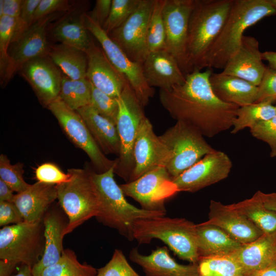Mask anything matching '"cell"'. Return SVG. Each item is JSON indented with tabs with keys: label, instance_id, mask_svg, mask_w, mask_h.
Returning <instances> with one entry per match:
<instances>
[{
	"label": "cell",
	"instance_id": "obj_1",
	"mask_svg": "<svg viewBox=\"0 0 276 276\" xmlns=\"http://www.w3.org/2000/svg\"><path fill=\"white\" fill-rule=\"evenodd\" d=\"M212 73L211 68L195 69L183 84L159 90L160 102L172 118L210 138L232 127L239 108L216 96L210 82Z\"/></svg>",
	"mask_w": 276,
	"mask_h": 276
},
{
	"label": "cell",
	"instance_id": "obj_2",
	"mask_svg": "<svg viewBox=\"0 0 276 276\" xmlns=\"http://www.w3.org/2000/svg\"><path fill=\"white\" fill-rule=\"evenodd\" d=\"M276 14L270 0H234L227 19L202 62L204 68L223 69L239 49L244 32L263 18Z\"/></svg>",
	"mask_w": 276,
	"mask_h": 276
},
{
	"label": "cell",
	"instance_id": "obj_3",
	"mask_svg": "<svg viewBox=\"0 0 276 276\" xmlns=\"http://www.w3.org/2000/svg\"><path fill=\"white\" fill-rule=\"evenodd\" d=\"M116 164L102 173L88 169L99 199V212L95 218L103 225L117 230L121 235L132 241L134 240V224L136 220L164 216L166 213L145 210L129 203L114 180Z\"/></svg>",
	"mask_w": 276,
	"mask_h": 276
},
{
	"label": "cell",
	"instance_id": "obj_4",
	"mask_svg": "<svg viewBox=\"0 0 276 276\" xmlns=\"http://www.w3.org/2000/svg\"><path fill=\"white\" fill-rule=\"evenodd\" d=\"M234 0H194L187 45L188 74L201 70L203 60L220 33Z\"/></svg>",
	"mask_w": 276,
	"mask_h": 276
},
{
	"label": "cell",
	"instance_id": "obj_5",
	"mask_svg": "<svg viewBox=\"0 0 276 276\" xmlns=\"http://www.w3.org/2000/svg\"><path fill=\"white\" fill-rule=\"evenodd\" d=\"M158 138L160 166L172 179L216 150L198 130L181 121H176Z\"/></svg>",
	"mask_w": 276,
	"mask_h": 276
},
{
	"label": "cell",
	"instance_id": "obj_6",
	"mask_svg": "<svg viewBox=\"0 0 276 276\" xmlns=\"http://www.w3.org/2000/svg\"><path fill=\"white\" fill-rule=\"evenodd\" d=\"M133 237L140 244L159 239L180 259L198 262L196 224L185 218L164 216L139 219L134 224Z\"/></svg>",
	"mask_w": 276,
	"mask_h": 276
},
{
	"label": "cell",
	"instance_id": "obj_7",
	"mask_svg": "<svg viewBox=\"0 0 276 276\" xmlns=\"http://www.w3.org/2000/svg\"><path fill=\"white\" fill-rule=\"evenodd\" d=\"M71 179L56 185L58 203L68 218L64 236L99 212L98 192L89 170L72 168L67 170Z\"/></svg>",
	"mask_w": 276,
	"mask_h": 276
},
{
	"label": "cell",
	"instance_id": "obj_8",
	"mask_svg": "<svg viewBox=\"0 0 276 276\" xmlns=\"http://www.w3.org/2000/svg\"><path fill=\"white\" fill-rule=\"evenodd\" d=\"M44 247L42 221H24L0 229V260L32 268L41 259Z\"/></svg>",
	"mask_w": 276,
	"mask_h": 276
},
{
	"label": "cell",
	"instance_id": "obj_9",
	"mask_svg": "<svg viewBox=\"0 0 276 276\" xmlns=\"http://www.w3.org/2000/svg\"><path fill=\"white\" fill-rule=\"evenodd\" d=\"M117 100L119 112L116 126L120 140L121 152L116 159L114 173L127 182L134 168L133 150L135 140L145 115L143 107L128 82Z\"/></svg>",
	"mask_w": 276,
	"mask_h": 276
},
{
	"label": "cell",
	"instance_id": "obj_10",
	"mask_svg": "<svg viewBox=\"0 0 276 276\" xmlns=\"http://www.w3.org/2000/svg\"><path fill=\"white\" fill-rule=\"evenodd\" d=\"M82 18L86 29L99 41L113 65L125 77L142 106H146L153 97L154 90L146 81L142 64L131 60L88 14L83 13Z\"/></svg>",
	"mask_w": 276,
	"mask_h": 276
},
{
	"label": "cell",
	"instance_id": "obj_11",
	"mask_svg": "<svg viewBox=\"0 0 276 276\" xmlns=\"http://www.w3.org/2000/svg\"><path fill=\"white\" fill-rule=\"evenodd\" d=\"M57 119L72 142L84 151L98 173H104L116 164L108 159L95 141L80 115L68 107L59 98L47 107Z\"/></svg>",
	"mask_w": 276,
	"mask_h": 276
},
{
	"label": "cell",
	"instance_id": "obj_12",
	"mask_svg": "<svg viewBox=\"0 0 276 276\" xmlns=\"http://www.w3.org/2000/svg\"><path fill=\"white\" fill-rule=\"evenodd\" d=\"M120 187L125 196L137 201L141 209L166 213L165 201L179 192L169 173L163 166Z\"/></svg>",
	"mask_w": 276,
	"mask_h": 276
},
{
	"label": "cell",
	"instance_id": "obj_13",
	"mask_svg": "<svg viewBox=\"0 0 276 276\" xmlns=\"http://www.w3.org/2000/svg\"><path fill=\"white\" fill-rule=\"evenodd\" d=\"M154 1L140 0L130 17L108 34L131 60L142 64L149 53L147 30Z\"/></svg>",
	"mask_w": 276,
	"mask_h": 276
},
{
	"label": "cell",
	"instance_id": "obj_14",
	"mask_svg": "<svg viewBox=\"0 0 276 276\" xmlns=\"http://www.w3.org/2000/svg\"><path fill=\"white\" fill-rule=\"evenodd\" d=\"M194 0H165L163 17L166 32L165 50L188 74L187 45L189 22Z\"/></svg>",
	"mask_w": 276,
	"mask_h": 276
},
{
	"label": "cell",
	"instance_id": "obj_15",
	"mask_svg": "<svg viewBox=\"0 0 276 276\" xmlns=\"http://www.w3.org/2000/svg\"><path fill=\"white\" fill-rule=\"evenodd\" d=\"M233 163L225 152L216 150L173 179L178 192H196L227 178Z\"/></svg>",
	"mask_w": 276,
	"mask_h": 276
},
{
	"label": "cell",
	"instance_id": "obj_16",
	"mask_svg": "<svg viewBox=\"0 0 276 276\" xmlns=\"http://www.w3.org/2000/svg\"><path fill=\"white\" fill-rule=\"evenodd\" d=\"M58 14L59 13L50 14L36 21L11 43L8 51L10 66L8 82L27 62L48 56L50 45L47 41V28Z\"/></svg>",
	"mask_w": 276,
	"mask_h": 276
},
{
	"label": "cell",
	"instance_id": "obj_17",
	"mask_svg": "<svg viewBox=\"0 0 276 276\" xmlns=\"http://www.w3.org/2000/svg\"><path fill=\"white\" fill-rule=\"evenodd\" d=\"M18 72L43 106L47 107L59 98L63 75L49 56L30 60Z\"/></svg>",
	"mask_w": 276,
	"mask_h": 276
},
{
	"label": "cell",
	"instance_id": "obj_18",
	"mask_svg": "<svg viewBox=\"0 0 276 276\" xmlns=\"http://www.w3.org/2000/svg\"><path fill=\"white\" fill-rule=\"evenodd\" d=\"M87 57L86 78L96 88L118 99L128 83L125 77L113 65L102 48L91 40L86 52Z\"/></svg>",
	"mask_w": 276,
	"mask_h": 276
},
{
	"label": "cell",
	"instance_id": "obj_19",
	"mask_svg": "<svg viewBox=\"0 0 276 276\" xmlns=\"http://www.w3.org/2000/svg\"><path fill=\"white\" fill-rule=\"evenodd\" d=\"M42 223L44 227V247L43 255L32 268L34 276H41L46 268L57 262L61 258L64 232L68 224V218L59 204L52 205L45 214Z\"/></svg>",
	"mask_w": 276,
	"mask_h": 276
},
{
	"label": "cell",
	"instance_id": "obj_20",
	"mask_svg": "<svg viewBox=\"0 0 276 276\" xmlns=\"http://www.w3.org/2000/svg\"><path fill=\"white\" fill-rule=\"evenodd\" d=\"M262 53L258 40L244 35L239 49L221 73L241 78L258 86L266 68L262 61Z\"/></svg>",
	"mask_w": 276,
	"mask_h": 276
},
{
	"label": "cell",
	"instance_id": "obj_21",
	"mask_svg": "<svg viewBox=\"0 0 276 276\" xmlns=\"http://www.w3.org/2000/svg\"><path fill=\"white\" fill-rule=\"evenodd\" d=\"M209 209V220L206 222L220 227L241 244L254 241L264 234L248 218L229 204L211 200Z\"/></svg>",
	"mask_w": 276,
	"mask_h": 276
},
{
	"label": "cell",
	"instance_id": "obj_22",
	"mask_svg": "<svg viewBox=\"0 0 276 276\" xmlns=\"http://www.w3.org/2000/svg\"><path fill=\"white\" fill-rule=\"evenodd\" d=\"M231 255L240 265L244 276H252L276 265V233L263 234L251 242L242 244Z\"/></svg>",
	"mask_w": 276,
	"mask_h": 276
},
{
	"label": "cell",
	"instance_id": "obj_23",
	"mask_svg": "<svg viewBox=\"0 0 276 276\" xmlns=\"http://www.w3.org/2000/svg\"><path fill=\"white\" fill-rule=\"evenodd\" d=\"M129 257L142 268L145 276H199L198 263H178L166 246L157 247L149 255H142L137 247H133Z\"/></svg>",
	"mask_w": 276,
	"mask_h": 276
},
{
	"label": "cell",
	"instance_id": "obj_24",
	"mask_svg": "<svg viewBox=\"0 0 276 276\" xmlns=\"http://www.w3.org/2000/svg\"><path fill=\"white\" fill-rule=\"evenodd\" d=\"M142 65L146 81L152 88L169 89L185 82L177 60L166 50L149 53Z\"/></svg>",
	"mask_w": 276,
	"mask_h": 276
},
{
	"label": "cell",
	"instance_id": "obj_25",
	"mask_svg": "<svg viewBox=\"0 0 276 276\" xmlns=\"http://www.w3.org/2000/svg\"><path fill=\"white\" fill-rule=\"evenodd\" d=\"M56 185L37 181L25 191L15 194L13 202L20 212L24 221L36 222L43 218L55 200Z\"/></svg>",
	"mask_w": 276,
	"mask_h": 276
},
{
	"label": "cell",
	"instance_id": "obj_26",
	"mask_svg": "<svg viewBox=\"0 0 276 276\" xmlns=\"http://www.w3.org/2000/svg\"><path fill=\"white\" fill-rule=\"evenodd\" d=\"M133 157L134 168L128 182L136 180L147 172L160 166L158 136L155 134L151 122L146 116L139 128L133 147Z\"/></svg>",
	"mask_w": 276,
	"mask_h": 276
},
{
	"label": "cell",
	"instance_id": "obj_27",
	"mask_svg": "<svg viewBox=\"0 0 276 276\" xmlns=\"http://www.w3.org/2000/svg\"><path fill=\"white\" fill-rule=\"evenodd\" d=\"M210 82L214 94L224 102L239 107L255 103L258 87L245 80L212 72Z\"/></svg>",
	"mask_w": 276,
	"mask_h": 276
},
{
	"label": "cell",
	"instance_id": "obj_28",
	"mask_svg": "<svg viewBox=\"0 0 276 276\" xmlns=\"http://www.w3.org/2000/svg\"><path fill=\"white\" fill-rule=\"evenodd\" d=\"M76 111L80 115L97 145L105 154L118 157L121 152V143L116 125L99 114L88 105Z\"/></svg>",
	"mask_w": 276,
	"mask_h": 276
},
{
	"label": "cell",
	"instance_id": "obj_29",
	"mask_svg": "<svg viewBox=\"0 0 276 276\" xmlns=\"http://www.w3.org/2000/svg\"><path fill=\"white\" fill-rule=\"evenodd\" d=\"M199 259L231 254L242 245L220 227L206 221L196 224Z\"/></svg>",
	"mask_w": 276,
	"mask_h": 276
},
{
	"label": "cell",
	"instance_id": "obj_30",
	"mask_svg": "<svg viewBox=\"0 0 276 276\" xmlns=\"http://www.w3.org/2000/svg\"><path fill=\"white\" fill-rule=\"evenodd\" d=\"M48 56L54 63L70 78H86L87 57L86 52L63 43L50 45Z\"/></svg>",
	"mask_w": 276,
	"mask_h": 276
},
{
	"label": "cell",
	"instance_id": "obj_31",
	"mask_svg": "<svg viewBox=\"0 0 276 276\" xmlns=\"http://www.w3.org/2000/svg\"><path fill=\"white\" fill-rule=\"evenodd\" d=\"M82 15H68L60 19L51 30L53 38L60 43L86 52L92 39L83 22Z\"/></svg>",
	"mask_w": 276,
	"mask_h": 276
},
{
	"label": "cell",
	"instance_id": "obj_32",
	"mask_svg": "<svg viewBox=\"0 0 276 276\" xmlns=\"http://www.w3.org/2000/svg\"><path fill=\"white\" fill-rule=\"evenodd\" d=\"M229 205L248 218L264 234L276 233V212L264 205L257 192L251 198Z\"/></svg>",
	"mask_w": 276,
	"mask_h": 276
},
{
	"label": "cell",
	"instance_id": "obj_33",
	"mask_svg": "<svg viewBox=\"0 0 276 276\" xmlns=\"http://www.w3.org/2000/svg\"><path fill=\"white\" fill-rule=\"evenodd\" d=\"M91 85L86 78L74 80L62 75L59 98L68 107L77 110L90 104Z\"/></svg>",
	"mask_w": 276,
	"mask_h": 276
},
{
	"label": "cell",
	"instance_id": "obj_34",
	"mask_svg": "<svg viewBox=\"0 0 276 276\" xmlns=\"http://www.w3.org/2000/svg\"><path fill=\"white\" fill-rule=\"evenodd\" d=\"M272 103L262 102L239 107L231 133L236 134L244 128H251L259 122L269 120L276 116V109Z\"/></svg>",
	"mask_w": 276,
	"mask_h": 276
},
{
	"label": "cell",
	"instance_id": "obj_35",
	"mask_svg": "<svg viewBox=\"0 0 276 276\" xmlns=\"http://www.w3.org/2000/svg\"><path fill=\"white\" fill-rule=\"evenodd\" d=\"M97 269L86 263H81L75 252L64 249L60 259L46 268L41 276H96Z\"/></svg>",
	"mask_w": 276,
	"mask_h": 276
},
{
	"label": "cell",
	"instance_id": "obj_36",
	"mask_svg": "<svg viewBox=\"0 0 276 276\" xmlns=\"http://www.w3.org/2000/svg\"><path fill=\"white\" fill-rule=\"evenodd\" d=\"M198 266L199 276H244L240 265L231 254L201 258Z\"/></svg>",
	"mask_w": 276,
	"mask_h": 276
},
{
	"label": "cell",
	"instance_id": "obj_37",
	"mask_svg": "<svg viewBox=\"0 0 276 276\" xmlns=\"http://www.w3.org/2000/svg\"><path fill=\"white\" fill-rule=\"evenodd\" d=\"M165 2V0L154 1L147 30L149 53L165 50L166 32L163 13Z\"/></svg>",
	"mask_w": 276,
	"mask_h": 276
},
{
	"label": "cell",
	"instance_id": "obj_38",
	"mask_svg": "<svg viewBox=\"0 0 276 276\" xmlns=\"http://www.w3.org/2000/svg\"><path fill=\"white\" fill-rule=\"evenodd\" d=\"M16 18L7 16L0 18V75L1 84L8 82L10 66L9 49L15 31Z\"/></svg>",
	"mask_w": 276,
	"mask_h": 276
},
{
	"label": "cell",
	"instance_id": "obj_39",
	"mask_svg": "<svg viewBox=\"0 0 276 276\" xmlns=\"http://www.w3.org/2000/svg\"><path fill=\"white\" fill-rule=\"evenodd\" d=\"M24 173L22 163L18 162L12 165L6 155L1 154L0 179L16 193L25 191L30 185L24 180Z\"/></svg>",
	"mask_w": 276,
	"mask_h": 276
},
{
	"label": "cell",
	"instance_id": "obj_40",
	"mask_svg": "<svg viewBox=\"0 0 276 276\" xmlns=\"http://www.w3.org/2000/svg\"><path fill=\"white\" fill-rule=\"evenodd\" d=\"M140 0H112L109 15L102 27L108 35L121 26L137 8Z\"/></svg>",
	"mask_w": 276,
	"mask_h": 276
},
{
	"label": "cell",
	"instance_id": "obj_41",
	"mask_svg": "<svg viewBox=\"0 0 276 276\" xmlns=\"http://www.w3.org/2000/svg\"><path fill=\"white\" fill-rule=\"evenodd\" d=\"M91 94L89 105L99 114L116 125L119 112L117 99L104 93L91 83Z\"/></svg>",
	"mask_w": 276,
	"mask_h": 276
},
{
	"label": "cell",
	"instance_id": "obj_42",
	"mask_svg": "<svg viewBox=\"0 0 276 276\" xmlns=\"http://www.w3.org/2000/svg\"><path fill=\"white\" fill-rule=\"evenodd\" d=\"M96 276H140L128 263L122 250L114 249L112 257L103 267L97 269Z\"/></svg>",
	"mask_w": 276,
	"mask_h": 276
},
{
	"label": "cell",
	"instance_id": "obj_43",
	"mask_svg": "<svg viewBox=\"0 0 276 276\" xmlns=\"http://www.w3.org/2000/svg\"><path fill=\"white\" fill-rule=\"evenodd\" d=\"M250 132L254 137L268 145L270 157H276V116L256 124L250 128Z\"/></svg>",
	"mask_w": 276,
	"mask_h": 276
},
{
	"label": "cell",
	"instance_id": "obj_44",
	"mask_svg": "<svg viewBox=\"0 0 276 276\" xmlns=\"http://www.w3.org/2000/svg\"><path fill=\"white\" fill-rule=\"evenodd\" d=\"M35 177L38 181L57 185L68 181L71 175L63 172L55 164L45 163L36 169Z\"/></svg>",
	"mask_w": 276,
	"mask_h": 276
},
{
	"label": "cell",
	"instance_id": "obj_45",
	"mask_svg": "<svg viewBox=\"0 0 276 276\" xmlns=\"http://www.w3.org/2000/svg\"><path fill=\"white\" fill-rule=\"evenodd\" d=\"M40 1H22L20 14L16 18L12 42L16 40L33 24L34 14Z\"/></svg>",
	"mask_w": 276,
	"mask_h": 276
},
{
	"label": "cell",
	"instance_id": "obj_46",
	"mask_svg": "<svg viewBox=\"0 0 276 276\" xmlns=\"http://www.w3.org/2000/svg\"><path fill=\"white\" fill-rule=\"evenodd\" d=\"M255 103L273 102L276 100V70L266 67L260 84Z\"/></svg>",
	"mask_w": 276,
	"mask_h": 276
},
{
	"label": "cell",
	"instance_id": "obj_47",
	"mask_svg": "<svg viewBox=\"0 0 276 276\" xmlns=\"http://www.w3.org/2000/svg\"><path fill=\"white\" fill-rule=\"evenodd\" d=\"M72 6L66 0H41L35 11L33 24L48 15L70 10Z\"/></svg>",
	"mask_w": 276,
	"mask_h": 276
},
{
	"label": "cell",
	"instance_id": "obj_48",
	"mask_svg": "<svg viewBox=\"0 0 276 276\" xmlns=\"http://www.w3.org/2000/svg\"><path fill=\"white\" fill-rule=\"evenodd\" d=\"M23 217L13 202L0 201V225L5 226L24 222Z\"/></svg>",
	"mask_w": 276,
	"mask_h": 276
},
{
	"label": "cell",
	"instance_id": "obj_49",
	"mask_svg": "<svg viewBox=\"0 0 276 276\" xmlns=\"http://www.w3.org/2000/svg\"><path fill=\"white\" fill-rule=\"evenodd\" d=\"M111 3L112 0H97L93 10L88 15L102 27L109 15Z\"/></svg>",
	"mask_w": 276,
	"mask_h": 276
},
{
	"label": "cell",
	"instance_id": "obj_50",
	"mask_svg": "<svg viewBox=\"0 0 276 276\" xmlns=\"http://www.w3.org/2000/svg\"><path fill=\"white\" fill-rule=\"evenodd\" d=\"M22 0H4L3 16L17 18L21 11Z\"/></svg>",
	"mask_w": 276,
	"mask_h": 276
},
{
	"label": "cell",
	"instance_id": "obj_51",
	"mask_svg": "<svg viewBox=\"0 0 276 276\" xmlns=\"http://www.w3.org/2000/svg\"><path fill=\"white\" fill-rule=\"evenodd\" d=\"M257 192L264 205L276 212V192L266 193L260 191Z\"/></svg>",
	"mask_w": 276,
	"mask_h": 276
},
{
	"label": "cell",
	"instance_id": "obj_52",
	"mask_svg": "<svg viewBox=\"0 0 276 276\" xmlns=\"http://www.w3.org/2000/svg\"><path fill=\"white\" fill-rule=\"evenodd\" d=\"M14 191L4 181L0 179V201L13 202Z\"/></svg>",
	"mask_w": 276,
	"mask_h": 276
},
{
	"label": "cell",
	"instance_id": "obj_53",
	"mask_svg": "<svg viewBox=\"0 0 276 276\" xmlns=\"http://www.w3.org/2000/svg\"><path fill=\"white\" fill-rule=\"evenodd\" d=\"M16 265L12 262L0 260V276H10Z\"/></svg>",
	"mask_w": 276,
	"mask_h": 276
},
{
	"label": "cell",
	"instance_id": "obj_54",
	"mask_svg": "<svg viewBox=\"0 0 276 276\" xmlns=\"http://www.w3.org/2000/svg\"><path fill=\"white\" fill-rule=\"evenodd\" d=\"M262 57L268 62L269 67L276 70V52L265 51L262 53Z\"/></svg>",
	"mask_w": 276,
	"mask_h": 276
},
{
	"label": "cell",
	"instance_id": "obj_55",
	"mask_svg": "<svg viewBox=\"0 0 276 276\" xmlns=\"http://www.w3.org/2000/svg\"><path fill=\"white\" fill-rule=\"evenodd\" d=\"M13 276H34L32 272V268L27 265H22L18 272Z\"/></svg>",
	"mask_w": 276,
	"mask_h": 276
},
{
	"label": "cell",
	"instance_id": "obj_56",
	"mask_svg": "<svg viewBox=\"0 0 276 276\" xmlns=\"http://www.w3.org/2000/svg\"><path fill=\"white\" fill-rule=\"evenodd\" d=\"M252 276H276V265L264 269Z\"/></svg>",
	"mask_w": 276,
	"mask_h": 276
},
{
	"label": "cell",
	"instance_id": "obj_57",
	"mask_svg": "<svg viewBox=\"0 0 276 276\" xmlns=\"http://www.w3.org/2000/svg\"><path fill=\"white\" fill-rule=\"evenodd\" d=\"M4 0H0V18L3 16Z\"/></svg>",
	"mask_w": 276,
	"mask_h": 276
},
{
	"label": "cell",
	"instance_id": "obj_58",
	"mask_svg": "<svg viewBox=\"0 0 276 276\" xmlns=\"http://www.w3.org/2000/svg\"><path fill=\"white\" fill-rule=\"evenodd\" d=\"M272 5L276 8V0H270Z\"/></svg>",
	"mask_w": 276,
	"mask_h": 276
},
{
	"label": "cell",
	"instance_id": "obj_59",
	"mask_svg": "<svg viewBox=\"0 0 276 276\" xmlns=\"http://www.w3.org/2000/svg\"><path fill=\"white\" fill-rule=\"evenodd\" d=\"M275 109H276V100H275Z\"/></svg>",
	"mask_w": 276,
	"mask_h": 276
}]
</instances>
